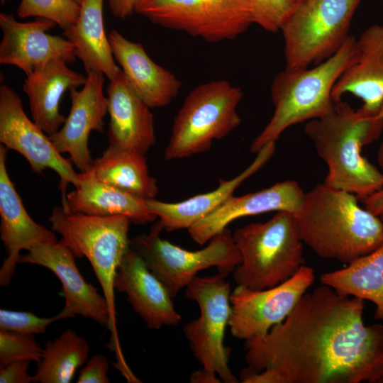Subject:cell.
<instances>
[{"mask_svg": "<svg viewBox=\"0 0 383 383\" xmlns=\"http://www.w3.org/2000/svg\"><path fill=\"white\" fill-rule=\"evenodd\" d=\"M365 301L322 284L281 323L245 340L243 383L383 382V323L365 325Z\"/></svg>", "mask_w": 383, "mask_h": 383, "instance_id": "1", "label": "cell"}, {"mask_svg": "<svg viewBox=\"0 0 383 383\" xmlns=\"http://www.w3.org/2000/svg\"><path fill=\"white\" fill-rule=\"evenodd\" d=\"M383 131V108L353 109L342 99L326 116L307 121L304 131L328 167L324 184L361 201L383 187V174L361 154Z\"/></svg>", "mask_w": 383, "mask_h": 383, "instance_id": "2", "label": "cell"}, {"mask_svg": "<svg viewBox=\"0 0 383 383\" xmlns=\"http://www.w3.org/2000/svg\"><path fill=\"white\" fill-rule=\"evenodd\" d=\"M348 192L318 184L294 214L304 243L318 256L349 264L383 244V223Z\"/></svg>", "mask_w": 383, "mask_h": 383, "instance_id": "3", "label": "cell"}, {"mask_svg": "<svg viewBox=\"0 0 383 383\" xmlns=\"http://www.w3.org/2000/svg\"><path fill=\"white\" fill-rule=\"evenodd\" d=\"M356 51V38L350 35L338 52L322 62L311 67H286L279 72L270 86L274 113L252 141L250 152L256 154L266 144L276 142L292 126L328 114L335 104L334 86Z\"/></svg>", "mask_w": 383, "mask_h": 383, "instance_id": "4", "label": "cell"}, {"mask_svg": "<svg viewBox=\"0 0 383 383\" xmlns=\"http://www.w3.org/2000/svg\"><path fill=\"white\" fill-rule=\"evenodd\" d=\"M51 228L59 233L76 257H86L101 285L110 313L109 348L117 358L123 357L116 327L114 282L117 270L131 248L130 219L123 215L98 216L53 209Z\"/></svg>", "mask_w": 383, "mask_h": 383, "instance_id": "5", "label": "cell"}, {"mask_svg": "<svg viewBox=\"0 0 383 383\" xmlns=\"http://www.w3.org/2000/svg\"><path fill=\"white\" fill-rule=\"evenodd\" d=\"M233 237L241 257L233 272L238 286L268 289L287 280L304 265V243L291 212L277 211L265 222L237 229Z\"/></svg>", "mask_w": 383, "mask_h": 383, "instance_id": "6", "label": "cell"}, {"mask_svg": "<svg viewBox=\"0 0 383 383\" xmlns=\"http://www.w3.org/2000/svg\"><path fill=\"white\" fill-rule=\"evenodd\" d=\"M243 96L240 87L225 79L194 87L174 119L165 159L187 158L206 152L213 140L231 133L241 123L238 106Z\"/></svg>", "mask_w": 383, "mask_h": 383, "instance_id": "7", "label": "cell"}, {"mask_svg": "<svg viewBox=\"0 0 383 383\" xmlns=\"http://www.w3.org/2000/svg\"><path fill=\"white\" fill-rule=\"evenodd\" d=\"M225 276H196L186 287L187 296L199 307L198 318L187 323L183 331L202 368L192 374V382H238L228 366L229 349L225 332L231 315V289Z\"/></svg>", "mask_w": 383, "mask_h": 383, "instance_id": "8", "label": "cell"}, {"mask_svg": "<svg viewBox=\"0 0 383 383\" xmlns=\"http://www.w3.org/2000/svg\"><path fill=\"white\" fill-rule=\"evenodd\" d=\"M361 0H307L282 26L287 68L316 65L333 55L350 37Z\"/></svg>", "mask_w": 383, "mask_h": 383, "instance_id": "9", "label": "cell"}, {"mask_svg": "<svg viewBox=\"0 0 383 383\" xmlns=\"http://www.w3.org/2000/svg\"><path fill=\"white\" fill-rule=\"evenodd\" d=\"M163 227L158 221L148 233L131 240V247L142 257L150 270L167 287L172 298L203 270L215 267L226 277L240 263L241 257L228 228L213 237L208 245L188 250L162 239Z\"/></svg>", "mask_w": 383, "mask_h": 383, "instance_id": "10", "label": "cell"}, {"mask_svg": "<svg viewBox=\"0 0 383 383\" xmlns=\"http://www.w3.org/2000/svg\"><path fill=\"white\" fill-rule=\"evenodd\" d=\"M134 13L209 43L234 40L254 24L252 0H138Z\"/></svg>", "mask_w": 383, "mask_h": 383, "instance_id": "11", "label": "cell"}, {"mask_svg": "<svg viewBox=\"0 0 383 383\" xmlns=\"http://www.w3.org/2000/svg\"><path fill=\"white\" fill-rule=\"evenodd\" d=\"M314 280L313 269L304 265L292 277L268 289L237 285L231 294L232 335L246 340L265 335L289 316Z\"/></svg>", "mask_w": 383, "mask_h": 383, "instance_id": "12", "label": "cell"}, {"mask_svg": "<svg viewBox=\"0 0 383 383\" xmlns=\"http://www.w3.org/2000/svg\"><path fill=\"white\" fill-rule=\"evenodd\" d=\"M0 142L7 149L20 153L36 174L46 169L55 171L60 178L58 188L62 206L66 204L67 188L80 184L78 173L70 160L63 157L48 135L26 114L21 99L8 85L0 86Z\"/></svg>", "mask_w": 383, "mask_h": 383, "instance_id": "13", "label": "cell"}, {"mask_svg": "<svg viewBox=\"0 0 383 383\" xmlns=\"http://www.w3.org/2000/svg\"><path fill=\"white\" fill-rule=\"evenodd\" d=\"M104 82L103 73L89 72L82 89H70L69 115L62 127L49 135L57 150L69 154L72 163L82 172L89 170L93 163L89 149L90 133L104 132V119L108 112Z\"/></svg>", "mask_w": 383, "mask_h": 383, "instance_id": "14", "label": "cell"}, {"mask_svg": "<svg viewBox=\"0 0 383 383\" xmlns=\"http://www.w3.org/2000/svg\"><path fill=\"white\" fill-rule=\"evenodd\" d=\"M57 25L52 21L37 18L21 22L10 13H0L2 39L0 43V63L17 67L26 76L52 59L67 63L74 62V45L67 38L48 33Z\"/></svg>", "mask_w": 383, "mask_h": 383, "instance_id": "15", "label": "cell"}, {"mask_svg": "<svg viewBox=\"0 0 383 383\" xmlns=\"http://www.w3.org/2000/svg\"><path fill=\"white\" fill-rule=\"evenodd\" d=\"M75 257L60 239L35 245L26 255L20 256L18 262L38 265L52 271L62 284L65 307L74 316L90 318L109 329L110 313L107 301L96 287L85 280Z\"/></svg>", "mask_w": 383, "mask_h": 383, "instance_id": "16", "label": "cell"}, {"mask_svg": "<svg viewBox=\"0 0 383 383\" xmlns=\"http://www.w3.org/2000/svg\"><path fill=\"white\" fill-rule=\"evenodd\" d=\"M7 150L0 145V238L7 253L0 269L1 287L11 282L22 250L57 240L55 231L36 223L23 206L6 170Z\"/></svg>", "mask_w": 383, "mask_h": 383, "instance_id": "17", "label": "cell"}, {"mask_svg": "<svg viewBox=\"0 0 383 383\" xmlns=\"http://www.w3.org/2000/svg\"><path fill=\"white\" fill-rule=\"evenodd\" d=\"M114 287L126 294L132 309L149 328L158 330L181 322L167 287L131 247L118 267Z\"/></svg>", "mask_w": 383, "mask_h": 383, "instance_id": "18", "label": "cell"}, {"mask_svg": "<svg viewBox=\"0 0 383 383\" xmlns=\"http://www.w3.org/2000/svg\"><path fill=\"white\" fill-rule=\"evenodd\" d=\"M304 196L301 187L294 180L280 182L243 196H232L187 231L194 241L204 245L238 218L270 211H284L294 214L299 209Z\"/></svg>", "mask_w": 383, "mask_h": 383, "instance_id": "19", "label": "cell"}, {"mask_svg": "<svg viewBox=\"0 0 383 383\" xmlns=\"http://www.w3.org/2000/svg\"><path fill=\"white\" fill-rule=\"evenodd\" d=\"M106 91L109 146L145 155L156 141L150 108L135 93L122 70L109 81Z\"/></svg>", "mask_w": 383, "mask_h": 383, "instance_id": "20", "label": "cell"}, {"mask_svg": "<svg viewBox=\"0 0 383 383\" xmlns=\"http://www.w3.org/2000/svg\"><path fill=\"white\" fill-rule=\"evenodd\" d=\"M108 38L116 62L133 90L150 109L165 106L177 96L181 81L155 62L140 43L127 39L116 30H112Z\"/></svg>", "mask_w": 383, "mask_h": 383, "instance_id": "21", "label": "cell"}, {"mask_svg": "<svg viewBox=\"0 0 383 383\" xmlns=\"http://www.w3.org/2000/svg\"><path fill=\"white\" fill-rule=\"evenodd\" d=\"M357 51L332 92L334 101L351 94L362 101V108H383V25L374 24L356 38Z\"/></svg>", "mask_w": 383, "mask_h": 383, "instance_id": "22", "label": "cell"}, {"mask_svg": "<svg viewBox=\"0 0 383 383\" xmlns=\"http://www.w3.org/2000/svg\"><path fill=\"white\" fill-rule=\"evenodd\" d=\"M61 59H52L26 76L23 91L28 97L33 121L48 135L56 133L66 117L60 112L62 95L83 86L87 76L71 70Z\"/></svg>", "mask_w": 383, "mask_h": 383, "instance_id": "23", "label": "cell"}, {"mask_svg": "<svg viewBox=\"0 0 383 383\" xmlns=\"http://www.w3.org/2000/svg\"><path fill=\"white\" fill-rule=\"evenodd\" d=\"M275 142L264 145L252 162L231 179H220L218 187L211 192L174 203L147 200L149 210L154 213L167 231L187 228L206 217L233 196L235 190L247 179L260 170L272 157Z\"/></svg>", "mask_w": 383, "mask_h": 383, "instance_id": "24", "label": "cell"}, {"mask_svg": "<svg viewBox=\"0 0 383 383\" xmlns=\"http://www.w3.org/2000/svg\"><path fill=\"white\" fill-rule=\"evenodd\" d=\"M79 186L67 194L66 209L87 215H123L131 223L145 225L157 217L148 209L147 200L138 198L97 179L89 169L78 173Z\"/></svg>", "mask_w": 383, "mask_h": 383, "instance_id": "25", "label": "cell"}, {"mask_svg": "<svg viewBox=\"0 0 383 383\" xmlns=\"http://www.w3.org/2000/svg\"><path fill=\"white\" fill-rule=\"evenodd\" d=\"M104 0H84L77 22L63 35L74 46L76 57L87 71L101 72L109 81L121 70L117 65L104 25Z\"/></svg>", "mask_w": 383, "mask_h": 383, "instance_id": "26", "label": "cell"}, {"mask_svg": "<svg viewBox=\"0 0 383 383\" xmlns=\"http://www.w3.org/2000/svg\"><path fill=\"white\" fill-rule=\"evenodd\" d=\"M90 170L101 182L144 200L154 199L158 193L145 154L109 146Z\"/></svg>", "mask_w": 383, "mask_h": 383, "instance_id": "27", "label": "cell"}, {"mask_svg": "<svg viewBox=\"0 0 383 383\" xmlns=\"http://www.w3.org/2000/svg\"><path fill=\"white\" fill-rule=\"evenodd\" d=\"M320 282L342 295L372 302L374 318L383 323V244L343 269L323 274Z\"/></svg>", "mask_w": 383, "mask_h": 383, "instance_id": "28", "label": "cell"}, {"mask_svg": "<svg viewBox=\"0 0 383 383\" xmlns=\"http://www.w3.org/2000/svg\"><path fill=\"white\" fill-rule=\"evenodd\" d=\"M90 348L75 331L67 329L48 341L33 375L35 383H69L77 370L88 360Z\"/></svg>", "mask_w": 383, "mask_h": 383, "instance_id": "29", "label": "cell"}, {"mask_svg": "<svg viewBox=\"0 0 383 383\" xmlns=\"http://www.w3.org/2000/svg\"><path fill=\"white\" fill-rule=\"evenodd\" d=\"M80 10L81 5L75 0H21L17 16L49 19L65 30L77 22Z\"/></svg>", "mask_w": 383, "mask_h": 383, "instance_id": "30", "label": "cell"}, {"mask_svg": "<svg viewBox=\"0 0 383 383\" xmlns=\"http://www.w3.org/2000/svg\"><path fill=\"white\" fill-rule=\"evenodd\" d=\"M43 352L34 334L0 331V365L18 360L39 362Z\"/></svg>", "mask_w": 383, "mask_h": 383, "instance_id": "31", "label": "cell"}, {"mask_svg": "<svg viewBox=\"0 0 383 383\" xmlns=\"http://www.w3.org/2000/svg\"><path fill=\"white\" fill-rule=\"evenodd\" d=\"M74 313L67 308L54 316L39 317L30 311L0 309V331H16L25 333H44L53 322L60 319L74 317Z\"/></svg>", "mask_w": 383, "mask_h": 383, "instance_id": "32", "label": "cell"}, {"mask_svg": "<svg viewBox=\"0 0 383 383\" xmlns=\"http://www.w3.org/2000/svg\"><path fill=\"white\" fill-rule=\"evenodd\" d=\"M254 24L266 31H280L299 6L297 0H252Z\"/></svg>", "mask_w": 383, "mask_h": 383, "instance_id": "33", "label": "cell"}, {"mask_svg": "<svg viewBox=\"0 0 383 383\" xmlns=\"http://www.w3.org/2000/svg\"><path fill=\"white\" fill-rule=\"evenodd\" d=\"M109 364L107 358L96 354L89 359L80 370L77 383H109L108 377Z\"/></svg>", "mask_w": 383, "mask_h": 383, "instance_id": "34", "label": "cell"}, {"mask_svg": "<svg viewBox=\"0 0 383 383\" xmlns=\"http://www.w3.org/2000/svg\"><path fill=\"white\" fill-rule=\"evenodd\" d=\"M30 361L18 360L0 365L1 383H30L33 376L28 373Z\"/></svg>", "mask_w": 383, "mask_h": 383, "instance_id": "35", "label": "cell"}, {"mask_svg": "<svg viewBox=\"0 0 383 383\" xmlns=\"http://www.w3.org/2000/svg\"><path fill=\"white\" fill-rule=\"evenodd\" d=\"M113 16L126 19L134 13L138 0H106Z\"/></svg>", "mask_w": 383, "mask_h": 383, "instance_id": "36", "label": "cell"}, {"mask_svg": "<svg viewBox=\"0 0 383 383\" xmlns=\"http://www.w3.org/2000/svg\"><path fill=\"white\" fill-rule=\"evenodd\" d=\"M365 208L376 216L383 214V187L362 201Z\"/></svg>", "mask_w": 383, "mask_h": 383, "instance_id": "37", "label": "cell"}, {"mask_svg": "<svg viewBox=\"0 0 383 383\" xmlns=\"http://www.w3.org/2000/svg\"><path fill=\"white\" fill-rule=\"evenodd\" d=\"M377 162L380 167L383 170V141L381 143L377 152Z\"/></svg>", "mask_w": 383, "mask_h": 383, "instance_id": "38", "label": "cell"}, {"mask_svg": "<svg viewBox=\"0 0 383 383\" xmlns=\"http://www.w3.org/2000/svg\"><path fill=\"white\" fill-rule=\"evenodd\" d=\"M75 1H76L79 4L81 5V4L82 3V1H83L84 0H75Z\"/></svg>", "mask_w": 383, "mask_h": 383, "instance_id": "39", "label": "cell"}, {"mask_svg": "<svg viewBox=\"0 0 383 383\" xmlns=\"http://www.w3.org/2000/svg\"><path fill=\"white\" fill-rule=\"evenodd\" d=\"M307 0H297V1L299 2V4H301L303 2H305Z\"/></svg>", "mask_w": 383, "mask_h": 383, "instance_id": "40", "label": "cell"}, {"mask_svg": "<svg viewBox=\"0 0 383 383\" xmlns=\"http://www.w3.org/2000/svg\"><path fill=\"white\" fill-rule=\"evenodd\" d=\"M379 217H380V218H381V220H382V221L383 223V214L380 215Z\"/></svg>", "mask_w": 383, "mask_h": 383, "instance_id": "41", "label": "cell"}, {"mask_svg": "<svg viewBox=\"0 0 383 383\" xmlns=\"http://www.w3.org/2000/svg\"><path fill=\"white\" fill-rule=\"evenodd\" d=\"M6 1H8V0H1L2 4H4Z\"/></svg>", "mask_w": 383, "mask_h": 383, "instance_id": "42", "label": "cell"}]
</instances>
